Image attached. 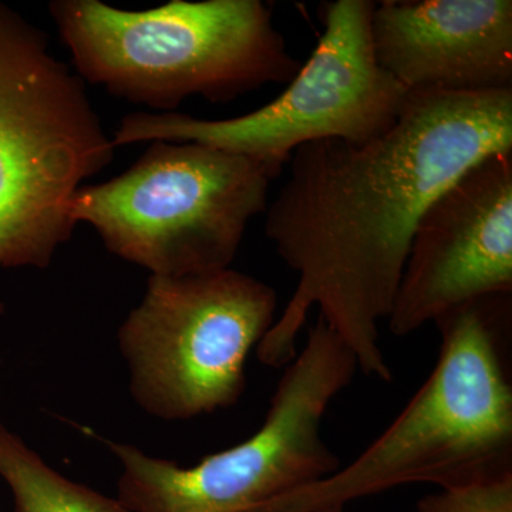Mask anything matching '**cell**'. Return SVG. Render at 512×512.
I'll return each instance as SVG.
<instances>
[{"label": "cell", "instance_id": "cell-1", "mask_svg": "<svg viewBox=\"0 0 512 512\" xmlns=\"http://www.w3.org/2000/svg\"><path fill=\"white\" fill-rule=\"evenodd\" d=\"M501 151H512V89L414 90L376 140L299 147L265 211L266 238L298 284L256 346L259 362L289 365L318 308L359 372L392 382L379 326L392 311L421 215L468 168Z\"/></svg>", "mask_w": 512, "mask_h": 512}, {"label": "cell", "instance_id": "cell-2", "mask_svg": "<svg viewBox=\"0 0 512 512\" xmlns=\"http://www.w3.org/2000/svg\"><path fill=\"white\" fill-rule=\"evenodd\" d=\"M510 313L511 296H501L434 322L436 366L396 420L348 466L254 512H320L399 485L454 488L512 474V384L500 328Z\"/></svg>", "mask_w": 512, "mask_h": 512}, {"label": "cell", "instance_id": "cell-3", "mask_svg": "<svg viewBox=\"0 0 512 512\" xmlns=\"http://www.w3.org/2000/svg\"><path fill=\"white\" fill-rule=\"evenodd\" d=\"M49 12L83 82L175 113L191 96L227 103L299 73L261 0H171L148 10L55 0Z\"/></svg>", "mask_w": 512, "mask_h": 512}, {"label": "cell", "instance_id": "cell-4", "mask_svg": "<svg viewBox=\"0 0 512 512\" xmlns=\"http://www.w3.org/2000/svg\"><path fill=\"white\" fill-rule=\"evenodd\" d=\"M114 148L79 74L0 3V268L52 264L76 228L74 195Z\"/></svg>", "mask_w": 512, "mask_h": 512}, {"label": "cell", "instance_id": "cell-5", "mask_svg": "<svg viewBox=\"0 0 512 512\" xmlns=\"http://www.w3.org/2000/svg\"><path fill=\"white\" fill-rule=\"evenodd\" d=\"M285 367L254 436L195 466L110 443L121 466L120 503L128 512H254L336 473L342 464L323 440L322 423L359 372L356 357L318 318L302 352Z\"/></svg>", "mask_w": 512, "mask_h": 512}, {"label": "cell", "instance_id": "cell-6", "mask_svg": "<svg viewBox=\"0 0 512 512\" xmlns=\"http://www.w3.org/2000/svg\"><path fill=\"white\" fill-rule=\"evenodd\" d=\"M271 181L251 158L151 141L124 173L83 185L70 214L92 225L111 254L151 275L205 274L231 268L249 222L268 208Z\"/></svg>", "mask_w": 512, "mask_h": 512}, {"label": "cell", "instance_id": "cell-7", "mask_svg": "<svg viewBox=\"0 0 512 512\" xmlns=\"http://www.w3.org/2000/svg\"><path fill=\"white\" fill-rule=\"evenodd\" d=\"M375 8L370 0L323 2L318 45L284 92L264 107L224 120L128 114L111 138L114 146L192 141L251 158L274 181L305 144L330 138L366 144L382 137L396 124L409 92L377 63Z\"/></svg>", "mask_w": 512, "mask_h": 512}, {"label": "cell", "instance_id": "cell-8", "mask_svg": "<svg viewBox=\"0 0 512 512\" xmlns=\"http://www.w3.org/2000/svg\"><path fill=\"white\" fill-rule=\"evenodd\" d=\"M276 309L272 286L231 268L150 275L143 301L117 333L134 402L165 421L235 406L249 353L274 325Z\"/></svg>", "mask_w": 512, "mask_h": 512}, {"label": "cell", "instance_id": "cell-9", "mask_svg": "<svg viewBox=\"0 0 512 512\" xmlns=\"http://www.w3.org/2000/svg\"><path fill=\"white\" fill-rule=\"evenodd\" d=\"M511 293L512 151H501L468 168L421 215L387 326L404 338Z\"/></svg>", "mask_w": 512, "mask_h": 512}, {"label": "cell", "instance_id": "cell-10", "mask_svg": "<svg viewBox=\"0 0 512 512\" xmlns=\"http://www.w3.org/2000/svg\"><path fill=\"white\" fill-rule=\"evenodd\" d=\"M377 63L407 92L512 89L511 0H384L372 18Z\"/></svg>", "mask_w": 512, "mask_h": 512}, {"label": "cell", "instance_id": "cell-11", "mask_svg": "<svg viewBox=\"0 0 512 512\" xmlns=\"http://www.w3.org/2000/svg\"><path fill=\"white\" fill-rule=\"evenodd\" d=\"M0 478L12 512H128L119 498L64 477L0 423Z\"/></svg>", "mask_w": 512, "mask_h": 512}, {"label": "cell", "instance_id": "cell-12", "mask_svg": "<svg viewBox=\"0 0 512 512\" xmlns=\"http://www.w3.org/2000/svg\"><path fill=\"white\" fill-rule=\"evenodd\" d=\"M417 512H512V474L464 485L440 488L417 503Z\"/></svg>", "mask_w": 512, "mask_h": 512}, {"label": "cell", "instance_id": "cell-13", "mask_svg": "<svg viewBox=\"0 0 512 512\" xmlns=\"http://www.w3.org/2000/svg\"><path fill=\"white\" fill-rule=\"evenodd\" d=\"M345 508H330V510L320 511V512H343Z\"/></svg>", "mask_w": 512, "mask_h": 512}]
</instances>
